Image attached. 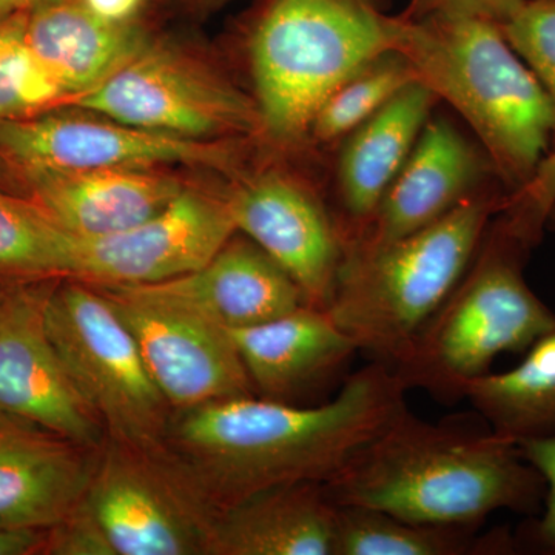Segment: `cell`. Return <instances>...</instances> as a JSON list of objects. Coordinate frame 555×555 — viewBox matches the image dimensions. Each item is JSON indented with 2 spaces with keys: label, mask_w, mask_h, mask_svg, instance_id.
Here are the masks:
<instances>
[{
  "label": "cell",
  "mask_w": 555,
  "mask_h": 555,
  "mask_svg": "<svg viewBox=\"0 0 555 555\" xmlns=\"http://www.w3.org/2000/svg\"><path fill=\"white\" fill-rule=\"evenodd\" d=\"M47 334L107 437L163 447L171 408L153 382L137 339L100 288L64 278L43 306Z\"/></svg>",
  "instance_id": "52a82bcc"
},
{
  "label": "cell",
  "mask_w": 555,
  "mask_h": 555,
  "mask_svg": "<svg viewBox=\"0 0 555 555\" xmlns=\"http://www.w3.org/2000/svg\"><path fill=\"white\" fill-rule=\"evenodd\" d=\"M236 232L228 196L185 188L134 228L75 236L68 278L100 287L164 283L206 266Z\"/></svg>",
  "instance_id": "7c38bea8"
},
{
  "label": "cell",
  "mask_w": 555,
  "mask_h": 555,
  "mask_svg": "<svg viewBox=\"0 0 555 555\" xmlns=\"http://www.w3.org/2000/svg\"><path fill=\"white\" fill-rule=\"evenodd\" d=\"M67 105V96L33 53L25 13L0 21V120L31 118Z\"/></svg>",
  "instance_id": "4316f807"
},
{
  "label": "cell",
  "mask_w": 555,
  "mask_h": 555,
  "mask_svg": "<svg viewBox=\"0 0 555 555\" xmlns=\"http://www.w3.org/2000/svg\"><path fill=\"white\" fill-rule=\"evenodd\" d=\"M100 449L0 416V529L49 531L65 520L86 499Z\"/></svg>",
  "instance_id": "2e32d148"
},
{
  "label": "cell",
  "mask_w": 555,
  "mask_h": 555,
  "mask_svg": "<svg viewBox=\"0 0 555 555\" xmlns=\"http://www.w3.org/2000/svg\"><path fill=\"white\" fill-rule=\"evenodd\" d=\"M229 334L255 393L284 403L332 382L360 353L327 310L308 305Z\"/></svg>",
  "instance_id": "ffe728a7"
},
{
  "label": "cell",
  "mask_w": 555,
  "mask_h": 555,
  "mask_svg": "<svg viewBox=\"0 0 555 555\" xmlns=\"http://www.w3.org/2000/svg\"><path fill=\"white\" fill-rule=\"evenodd\" d=\"M225 196L236 230L286 270L306 305L327 310L346 247L315 190L287 171L264 169L240 179Z\"/></svg>",
  "instance_id": "4fadbf2b"
},
{
  "label": "cell",
  "mask_w": 555,
  "mask_h": 555,
  "mask_svg": "<svg viewBox=\"0 0 555 555\" xmlns=\"http://www.w3.org/2000/svg\"><path fill=\"white\" fill-rule=\"evenodd\" d=\"M49 555H113L101 529L82 503L46 532L42 553Z\"/></svg>",
  "instance_id": "4dcf8cb0"
},
{
  "label": "cell",
  "mask_w": 555,
  "mask_h": 555,
  "mask_svg": "<svg viewBox=\"0 0 555 555\" xmlns=\"http://www.w3.org/2000/svg\"><path fill=\"white\" fill-rule=\"evenodd\" d=\"M437 102L436 94L415 80L339 142L335 221L346 251L367 228Z\"/></svg>",
  "instance_id": "e0dca14e"
},
{
  "label": "cell",
  "mask_w": 555,
  "mask_h": 555,
  "mask_svg": "<svg viewBox=\"0 0 555 555\" xmlns=\"http://www.w3.org/2000/svg\"><path fill=\"white\" fill-rule=\"evenodd\" d=\"M57 107L31 118L0 120V158L21 170L156 169L184 166L233 169V141H192L137 129Z\"/></svg>",
  "instance_id": "30bf717a"
},
{
  "label": "cell",
  "mask_w": 555,
  "mask_h": 555,
  "mask_svg": "<svg viewBox=\"0 0 555 555\" xmlns=\"http://www.w3.org/2000/svg\"><path fill=\"white\" fill-rule=\"evenodd\" d=\"M480 526L414 524L372 507L337 505L334 555H483L517 553L514 537Z\"/></svg>",
  "instance_id": "cb8c5ba5"
},
{
  "label": "cell",
  "mask_w": 555,
  "mask_h": 555,
  "mask_svg": "<svg viewBox=\"0 0 555 555\" xmlns=\"http://www.w3.org/2000/svg\"><path fill=\"white\" fill-rule=\"evenodd\" d=\"M532 248L500 215L492 219L465 275L390 366L404 389L455 403L495 358L525 353L554 331L555 312L526 283Z\"/></svg>",
  "instance_id": "5b68a950"
},
{
  "label": "cell",
  "mask_w": 555,
  "mask_h": 555,
  "mask_svg": "<svg viewBox=\"0 0 555 555\" xmlns=\"http://www.w3.org/2000/svg\"><path fill=\"white\" fill-rule=\"evenodd\" d=\"M398 16L363 0H264L248 33L261 138L309 142L318 109L346 79L396 49Z\"/></svg>",
  "instance_id": "277c9868"
},
{
  "label": "cell",
  "mask_w": 555,
  "mask_h": 555,
  "mask_svg": "<svg viewBox=\"0 0 555 555\" xmlns=\"http://www.w3.org/2000/svg\"><path fill=\"white\" fill-rule=\"evenodd\" d=\"M555 211V147L540 160L524 188L506 195L500 215L521 238L537 246Z\"/></svg>",
  "instance_id": "f1b7e54d"
},
{
  "label": "cell",
  "mask_w": 555,
  "mask_h": 555,
  "mask_svg": "<svg viewBox=\"0 0 555 555\" xmlns=\"http://www.w3.org/2000/svg\"><path fill=\"white\" fill-rule=\"evenodd\" d=\"M33 53L67 96L93 90L153 42L137 21L102 20L80 0H47L25 13Z\"/></svg>",
  "instance_id": "44dd1931"
},
{
  "label": "cell",
  "mask_w": 555,
  "mask_h": 555,
  "mask_svg": "<svg viewBox=\"0 0 555 555\" xmlns=\"http://www.w3.org/2000/svg\"><path fill=\"white\" fill-rule=\"evenodd\" d=\"M324 485L335 505L437 526H481L496 511L535 517L542 474L480 415L425 422L403 409Z\"/></svg>",
  "instance_id": "7a4b0ae2"
},
{
  "label": "cell",
  "mask_w": 555,
  "mask_h": 555,
  "mask_svg": "<svg viewBox=\"0 0 555 555\" xmlns=\"http://www.w3.org/2000/svg\"><path fill=\"white\" fill-rule=\"evenodd\" d=\"M415 73L408 61L390 50L346 79L324 101L309 130V142L318 145L343 141L358 126L385 107L409 83Z\"/></svg>",
  "instance_id": "484cf974"
},
{
  "label": "cell",
  "mask_w": 555,
  "mask_h": 555,
  "mask_svg": "<svg viewBox=\"0 0 555 555\" xmlns=\"http://www.w3.org/2000/svg\"><path fill=\"white\" fill-rule=\"evenodd\" d=\"M50 287H11L0 313V416L100 449L107 430L68 377L47 334L43 306Z\"/></svg>",
  "instance_id": "5bb4252c"
},
{
  "label": "cell",
  "mask_w": 555,
  "mask_h": 555,
  "mask_svg": "<svg viewBox=\"0 0 555 555\" xmlns=\"http://www.w3.org/2000/svg\"><path fill=\"white\" fill-rule=\"evenodd\" d=\"M415 78L462 116L507 193L524 188L553 144L554 113L534 73L494 21L398 14L396 38Z\"/></svg>",
  "instance_id": "3957f363"
},
{
  "label": "cell",
  "mask_w": 555,
  "mask_h": 555,
  "mask_svg": "<svg viewBox=\"0 0 555 555\" xmlns=\"http://www.w3.org/2000/svg\"><path fill=\"white\" fill-rule=\"evenodd\" d=\"M11 287H0V313L9 301Z\"/></svg>",
  "instance_id": "e575fe53"
},
{
  "label": "cell",
  "mask_w": 555,
  "mask_h": 555,
  "mask_svg": "<svg viewBox=\"0 0 555 555\" xmlns=\"http://www.w3.org/2000/svg\"><path fill=\"white\" fill-rule=\"evenodd\" d=\"M525 0H411L406 16L412 20L434 16V14H462V16L485 17L496 24H505Z\"/></svg>",
  "instance_id": "1f68e13d"
},
{
  "label": "cell",
  "mask_w": 555,
  "mask_h": 555,
  "mask_svg": "<svg viewBox=\"0 0 555 555\" xmlns=\"http://www.w3.org/2000/svg\"><path fill=\"white\" fill-rule=\"evenodd\" d=\"M516 367L476 378L465 398L496 436L524 441L555 436V328Z\"/></svg>",
  "instance_id": "603a6c76"
},
{
  "label": "cell",
  "mask_w": 555,
  "mask_h": 555,
  "mask_svg": "<svg viewBox=\"0 0 555 555\" xmlns=\"http://www.w3.org/2000/svg\"><path fill=\"white\" fill-rule=\"evenodd\" d=\"M64 107L192 141L261 138L254 96L156 40Z\"/></svg>",
  "instance_id": "9c48e42d"
},
{
  "label": "cell",
  "mask_w": 555,
  "mask_h": 555,
  "mask_svg": "<svg viewBox=\"0 0 555 555\" xmlns=\"http://www.w3.org/2000/svg\"><path fill=\"white\" fill-rule=\"evenodd\" d=\"M47 0H0V21L16 14L28 13Z\"/></svg>",
  "instance_id": "836d02e7"
},
{
  "label": "cell",
  "mask_w": 555,
  "mask_h": 555,
  "mask_svg": "<svg viewBox=\"0 0 555 555\" xmlns=\"http://www.w3.org/2000/svg\"><path fill=\"white\" fill-rule=\"evenodd\" d=\"M236 233L195 272L130 287L184 306L228 331L257 326L305 306L301 288L286 270L257 243Z\"/></svg>",
  "instance_id": "ac0fdd59"
},
{
  "label": "cell",
  "mask_w": 555,
  "mask_h": 555,
  "mask_svg": "<svg viewBox=\"0 0 555 555\" xmlns=\"http://www.w3.org/2000/svg\"><path fill=\"white\" fill-rule=\"evenodd\" d=\"M82 505L113 555H208L219 514L164 444L108 437Z\"/></svg>",
  "instance_id": "ba28073f"
},
{
  "label": "cell",
  "mask_w": 555,
  "mask_h": 555,
  "mask_svg": "<svg viewBox=\"0 0 555 555\" xmlns=\"http://www.w3.org/2000/svg\"><path fill=\"white\" fill-rule=\"evenodd\" d=\"M496 184L503 181L477 139L467 138L444 116H430L406 163L386 190L367 228L347 248L346 257L411 235Z\"/></svg>",
  "instance_id": "9a60e30c"
},
{
  "label": "cell",
  "mask_w": 555,
  "mask_h": 555,
  "mask_svg": "<svg viewBox=\"0 0 555 555\" xmlns=\"http://www.w3.org/2000/svg\"><path fill=\"white\" fill-rule=\"evenodd\" d=\"M171 411L257 396L228 328L139 287H100Z\"/></svg>",
  "instance_id": "8fae6325"
},
{
  "label": "cell",
  "mask_w": 555,
  "mask_h": 555,
  "mask_svg": "<svg viewBox=\"0 0 555 555\" xmlns=\"http://www.w3.org/2000/svg\"><path fill=\"white\" fill-rule=\"evenodd\" d=\"M363 2L371 3V5H377L378 7V0H363Z\"/></svg>",
  "instance_id": "d590c367"
},
{
  "label": "cell",
  "mask_w": 555,
  "mask_h": 555,
  "mask_svg": "<svg viewBox=\"0 0 555 555\" xmlns=\"http://www.w3.org/2000/svg\"><path fill=\"white\" fill-rule=\"evenodd\" d=\"M38 203L69 235L102 238L141 224L185 185L156 169L21 170Z\"/></svg>",
  "instance_id": "d6986e66"
},
{
  "label": "cell",
  "mask_w": 555,
  "mask_h": 555,
  "mask_svg": "<svg viewBox=\"0 0 555 555\" xmlns=\"http://www.w3.org/2000/svg\"><path fill=\"white\" fill-rule=\"evenodd\" d=\"M46 532L35 529H0V555L40 554Z\"/></svg>",
  "instance_id": "d6a6232c"
},
{
  "label": "cell",
  "mask_w": 555,
  "mask_h": 555,
  "mask_svg": "<svg viewBox=\"0 0 555 555\" xmlns=\"http://www.w3.org/2000/svg\"><path fill=\"white\" fill-rule=\"evenodd\" d=\"M526 462L542 474L546 485L545 502L539 516L529 517L514 537L517 550L555 555V436L518 444Z\"/></svg>",
  "instance_id": "f546056e"
},
{
  "label": "cell",
  "mask_w": 555,
  "mask_h": 555,
  "mask_svg": "<svg viewBox=\"0 0 555 555\" xmlns=\"http://www.w3.org/2000/svg\"><path fill=\"white\" fill-rule=\"evenodd\" d=\"M73 241L38 203L0 189V286L68 278Z\"/></svg>",
  "instance_id": "d4e9b609"
},
{
  "label": "cell",
  "mask_w": 555,
  "mask_h": 555,
  "mask_svg": "<svg viewBox=\"0 0 555 555\" xmlns=\"http://www.w3.org/2000/svg\"><path fill=\"white\" fill-rule=\"evenodd\" d=\"M520 60L534 73L554 113L555 147V0H525L517 13L500 25Z\"/></svg>",
  "instance_id": "83f0119b"
},
{
  "label": "cell",
  "mask_w": 555,
  "mask_h": 555,
  "mask_svg": "<svg viewBox=\"0 0 555 555\" xmlns=\"http://www.w3.org/2000/svg\"><path fill=\"white\" fill-rule=\"evenodd\" d=\"M406 392L372 361L320 406L251 396L173 412L164 447L221 511L273 486L326 483L408 408Z\"/></svg>",
  "instance_id": "6da1fadb"
},
{
  "label": "cell",
  "mask_w": 555,
  "mask_h": 555,
  "mask_svg": "<svg viewBox=\"0 0 555 555\" xmlns=\"http://www.w3.org/2000/svg\"><path fill=\"white\" fill-rule=\"evenodd\" d=\"M506 195L492 185L411 235L345 258L327 312L360 352L396 363L465 275Z\"/></svg>",
  "instance_id": "8992f818"
},
{
  "label": "cell",
  "mask_w": 555,
  "mask_h": 555,
  "mask_svg": "<svg viewBox=\"0 0 555 555\" xmlns=\"http://www.w3.org/2000/svg\"><path fill=\"white\" fill-rule=\"evenodd\" d=\"M335 528L323 483L273 486L219 511L208 555H334Z\"/></svg>",
  "instance_id": "7402d4cb"
}]
</instances>
